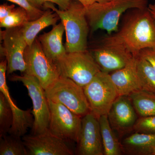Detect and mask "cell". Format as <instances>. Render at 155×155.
Returning <instances> with one entry per match:
<instances>
[{
  "mask_svg": "<svg viewBox=\"0 0 155 155\" xmlns=\"http://www.w3.org/2000/svg\"><path fill=\"white\" fill-rule=\"evenodd\" d=\"M110 36L134 57H138L144 49L155 48V20L148 7L135 9L121 29Z\"/></svg>",
  "mask_w": 155,
  "mask_h": 155,
  "instance_id": "obj_1",
  "label": "cell"
},
{
  "mask_svg": "<svg viewBox=\"0 0 155 155\" xmlns=\"http://www.w3.org/2000/svg\"><path fill=\"white\" fill-rule=\"evenodd\" d=\"M60 19L56 12L47 9L38 19L28 21L21 26L23 36L28 45H32L41 31L50 25H56Z\"/></svg>",
  "mask_w": 155,
  "mask_h": 155,
  "instance_id": "obj_19",
  "label": "cell"
},
{
  "mask_svg": "<svg viewBox=\"0 0 155 155\" xmlns=\"http://www.w3.org/2000/svg\"><path fill=\"white\" fill-rule=\"evenodd\" d=\"M107 115L113 129L122 134L133 129L137 119L130 98L124 96L116 98Z\"/></svg>",
  "mask_w": 155,
  "mask_h": 155,
  "instance_id": "obj_15",
  "label": "cell"
},
{
  "mask_svg": "<svg viewBox=\"0 0 155 155\" xmlns=\"http://www.w3.org/2000/svg\"><path fill=\"white\" fill-rule=\"evenodd\" d=\"M91 53L101 70L108 73L122 69L134 57L110 36L102 40L101 44Z\"/></svg>",
  "mask_w": 155,
  "mask_h": 155,
  "instance_id": "obj_11",
  "label": "cell"
},
{
  "mask_svg": "<svg viewBox=\"0 0 155 155\" xmlns=\"http://www.w3.org/2000/svg\"><path fill=\"white\" fill-rule=\"evenodd\" d=\"M24 58L26 67L24 73L36 78L45 90L61 76L56 64L45 54L38 37L26 48Z\"/></svg>",
  "mask_w": 155,
  "mask_h": 155,
  "instance_id": "obj_9",
  "label": "cell"
},
{
  "mask_svg": "<svg viewBox=\"0 0 155 155\" xmlns=\"http://www.w3.org/2000/svg\"><path fill=\"white\" fill-rule=\"evenodd\" d=\"M155 6V3H154V4H153Z\"/></svg>",
  "mask_w": 155,
  "mask_h": 155,
  "instance_id": "obj_34",
  "label": "cell"
},
{
  "mask_svg": "<svg viewBox=\"0 0 155 155\" xmlns=\"http://www.w3.org/2000/svg\"><path fill=\"white\" fill-rule=\"evenodd\" d=\"M44 8L56 12L63 23L66 35L65 48L67 53L87 50L88 22L84 7L79 2L71 0L69 8L65 10L58 9L54 4L47 2Z\"/></svg>",
  "mask_w": 155,
  "mask_h": 155,
  "instance_id": "obj_3",
  "label": "cell"
},
{
  "mask_svg": "<svg viewBox=\"0 0 155 155\" xmlns=\"http://www.w3.org/2000/svg\"><path fill=\"white\" fill-rule=\"evenodd\" d=\"M77 144L78 155H104L99 122L91 112L82 117L81 130Z\"/></svg>",
  "mask_w": 155,
  "mask_h": 155,
  "instance_id": "obj_13",
  "label": "cell"
},
{
  "mask_svg": "<svg viewBox=\"0 0 155 155\" xmlns=\"http://www.w3.org/2000/svg\"><path fill=\"white\" fill-rule=\"evenodd\" d=\"M137 58L134 57L125 67L110 74L119 96H128L142 90L137 71Z\"/></svg>",
  "mask_w": 155,
  "mask_h": 155,
  "instance_id": "obj_16",
  "label": "cell"
},
{
  "mask_svg": "<svg viewBox=\"0 0 155 155\" xmlns=\"http://www.w3.org/2000/svg\"><path fill=\"white\" fill-rule=\"evenodd\" d=\"M83 88L91 112L98 119L108 115L115 100L119 96L110 73L102 71Z\"/></svg>",
  "mask_w": 155,
  "mask_h": 155,
  "instance_id": "obj_6",
  "label": "cell"
},
{
  "mask_svg": "<svg viewBox=\"0 0 155 155\" xmlns=\"http://www.w3.org/2000/svg\"><path fill=\"white\" fill-rule=\"evenodd\" d=\"M137 68L142 90L155 94V69L147 61L139 56Z\"/></svg>",
  "mask_w": 155,
  "mask_h": 155,
  "instance_id": "obj_22",
  "label": "cell"
},
{
  "mask_svg": "<svg viewBox=\"0 0 155 155\" xmlns=\"http://www.w3.org/2000/svg\"><path fill=\"white\" fill-rule=\"evenodd\" d=\"M28 155H72L67 141L52 134L49 130L41 134L22 137Z\"/></svg>",
  "mask_w": 155,
  "mask_h": 155,
  "instance_id": "obj_12",
  "label": "cell"
},
{
  "mask_svg": "<svg viewBox=\"0 0 155 155\" xmlns=\"http://www.w3.org/2000/svg\"><path fill=\"white\" fill-rule=\"evenodd\" d=\"M10 80L22 82L27 88L32 101V113L34 120L31 134L37 135L47 132L49 124V106L45 90L38 79L24 73L22 75H11Z\"/></svg>",
  "mask_w": 155,
  "mask_h": 155,
  "instance_id": "obj_7",
  "label": "cell"
},
{
  "mask_svg": "<svg viewBox=\"0 0 155 155\" xmlns=\"http://www.w3.org/2000/svg\"><path fill=\"white\" fill-rule=\"evenodd\" d=\"M139 56L147 61L155 69V48H148L142 50Z\"/></svg>",
  "mask_w": 155,
  "mask_h": 155,
  "instance_id": "obj_29",
  "label": "cell"
},
{
  "mask_svg": "<svg viewBox=\"0 0 155 155\" xmlns=\"http://www.w3.org/2000/svg\"><path fill=\"white\" fill-rule=\"evenodd\" d=\"M45 91L48 100L62 104L81 117L91 112L83 87L70 78L60 76Z\"/></svg>",
  "mask_w": 155,
  "mask_h": 155,
  "instance_id": "obj_5",
  "label": "cell"
},
{
  "mask_svg": "<svg viewBox=\"0 0 155 155\" xmlns=\"http://www.w3.org/2000/svg\"><path fill=\"white\" fill-rule=\"evenodd\" d=\"M7 71V61L5 59L0 63V91L8 100L13 113V123L8 134L22 137L25 135L28 128L33 126L34 116L31 109L24 110L19 109L11 98L6 81Z\"/></svg>",
  "mask_w": 155,
  "mask_h": 155,
  "instance_id": "obj_14",
  "label": "cell"
},
{
  "mask_svg": "<svg viewBox=\"0 0 155 155\" xmlns=\"http://www.w3.org/2000/svg\"><path fill=\"white\" fill-rule=\"evenodd\" d=\"M104 149V155H120L122 153L121 144L119 142L111 127L108 115L98 118Z\"/></svg>",
  "mask_w": 155,
  "mask_h": 155,
  "instance_id": "obj_20",
  "label": "cell"
},
{
  "mask_svg": "<svg viewBox=\"0 0 155 155\" xmlns=\"http://www.w3.org/2000/svg\"><path fill=\"white\" fill-rule=\"evenodd\" d=\"M21 137L9 134L0 137V155H28Z\"/></svg>",
  "mask_w": 155,
  "mask_h": 155,
  "instance_id": "obj_23",
  "label": "cell"
},
{
  "mask_svg": "<svg viewBox=\"0 0 155 155\" xmlns=\"http://www.w3.org/2000/svg\"><path fill=\"white\" fill-rule=\"evenodd\" d=\"M48 101L50 109L49 131L65 141L77 143L80 137L82 117L62 104Z\"/></svg>",
  "mask_w": 155,
  "mask_h": 155,
  "instance_id": "obj_8",
  "label": "cell"
},
{
  "mask_svg": "<svg viewBox=\"0 0 155 155\" xmlns=\"http://www.w3.org/2000/svg\"><path fill=\"white\" fill-rule=\"evenodd\" d=\"M17 4L28 12L31 21L35 20L41 17L45 11L33 5L29 0H6Z\"/></svg>",
  "mask_w": 155,
  "mask_h": 155,
  "instance_id": "obj_27",
  "label": "cell"
},
{
  "mask_svg": "<svg viewBox=\"0 0 155 155\" xmlns=\"http://www.w3.org/2000/svg\"><path fill=\"white\" fill-rule=\"evenodd\" d=\"M3 41L2 55L7 61V73L19 71L25 73L26 69L24 52L28 45L25 41L21 27L5 28L1 31Z\"/></svg>",
  "mask_w": 155,
  "mask_h": 155,
  "instance_id": "obj_10",
  "label": "cell"
},
{
  "mask_svg": "<svg viewBox=\"0 0 155 155\" xmlns=\"http://www.w3.org/2000/svg\"><path fill=\"white\" fill-rule=\"evenodd\" d=\"M55 64L61 76L70 78L83 87L101 71L87 50L67 53Z\"/></svg>",
  "mask_w": 155,
  "mask_h": 155,
  "instance_id": "obj_4",
  "label": "cell"
},
{
  "mask_svg": "<svg viewBox=\"0 0 155 155\" xmlns=\"http://www.w3.org/2000/svg\"><path fill=\"white\" fill-rule=\"evenodd\" d=\"M64 31L65 28L61 22L53 26L48 32L38 37L45 54L55 64L67 53L62 41Z\"/></svg>",
  "mask_w": 155,
  "mask_h": 155,
  "instance_id": "obj_17",
  "label": "cell"
},
{
  "mask_svg": "<svg viewBox=\"0 0 155 155\" xmlns=\"http://www.w3.org/2000/svg\"><path fill=\"white\" fill-rule=\"evenodd\" d=\"M13 121V113L8 100L0 92V137L8 134Z\"/></svg>",
  "mask_w": 155,
  "mask_h": 155,
  "instance_id": "obj_24",
  "label": "cell"
},
{
  "mask_svg": "<svg viewBox=\"0 0 155 155\" xmlns=\"http://www.w3.org/2000/svg\"><path fill=\"white\" fill-rule=\"evenodd\" d=\"M31 21L28 12L21 7L15 8L11 14L0 21L1 28H5L21 27Z\"/></svg>",
  "mask_w": 155,
  "mask_h": 155,
  "instance_id": "obj_25",
  "label": "cell"
},
{
  "mask_svg": "<svg viewBox=\"0 0 155 155\" xmlns=\"http://www.w3.org/2000/svg\"><path fill=\"white\" fill-rule=\"evenodd\" d=\"M121 144L122 152L127 154L153 155L155 134L136 132L126 137Z\"/></svg>",
  "mask_w": 155,
  "mask_h": 155,
  "instance_id": "obj_18",
  "label": "cell"
},
{
  "mask_svg": "<svg viewBox=\"0 0 155 155\" xmlns=\"http://www.w3.org/2000/svg\"><path fill=\"white\" fill-rule=\"evenodd\" d=\"M81 3L84 7H87L96 3H103L109 0H75Z\"/></svg>",
  "mask_w": 155,
  "mask_h": 155,
  "instance_id": "obj_31",
  "label": "cell"
},
{
  "mask_svg": "<svg viewBox=\"0 0 155 155\" xmlns=\"http://www.w3.org/2000/svg\"><path fill=\"white\" fill-rule=\"evenodd\" d=\"M148 0H109L84 7L85 15L92 31L105 30L108 34L118 31L119 20L123 14L130 9L148 7Z\"/></svg>",
  "mask_w": 155,
  "mask_h": 155,
  "instance_id": "obj_2",
  "label": "cell"
},
{
  "mask_svg": "<svg viewBox=\"0 0 155 155\" xmlns=\"http://www.w3.org/2000/svg\"><path fill=\"white\" fill-rule=\"evenodd\" d=\"M15 8L14 5L4 4L0 6V21L9 15Z\"/></svg>",
  "mask_w": 155,
  "mask_h": 155,
  "instance_id": "obj_30",
  "label": "cell"
},
{
  "mask_svg": "<svg viewBox=\"0 0 155 155\" xmlns=\"http://www.w3.org/2000/svg\"><path fill=\"white\" fill-rule=\"evenodd\" d=\"M127 97L136 112L141 117L155 115V94L141 90Z\"/></svg>",
  "mask_w": 155,
  "mask_h": 155,
  "instance_id": "obj_21",
  "label": "cell"
},
{
  "mask_svg": "<svg viewBox=\"0 0 155 155\" xmlns=\"http://www.w3.org/2000/svg\"><path fill=\"white\" fill-rule=\"evenodd\" d=\"M148 9L155 20V6L153 4L148 5Z\"/></svg>",
  "mask_w": 155,
  "mask_h": 155,
  "instance_id": "obj_32",
  "label": "cell"
},
{
  "mask_svg": "<svg viewBox=\"0 0 155 155\" xmlns=\"http://www.w3.org/2000/svg\"><path fill=\"white\" fill-rule=\"evenodd\" d=\"M133 130L138 133L155 134V115L143 116L137 119Z\"/></svg>",
  "mask_w": 155,
  "mask_h": 155,
  "instance_id": "obj_26",
  "label": "cell"
},
{
  "mask_svg": "<svg viewBox=\"0 0 155 155\" xmlns=\"http://www.w3.org/2000/svg\"><path fill=\"white\" fill-rule=\"evenodd\" d=\"M153 155H155V150L154 151V152Z\"/></svg>",
  "mask_w": 155,
  "mask_h": 155,
  "instance_id": "obj_33",
  "label": "cell"
},
{
  "mask_svg": "<svg viewBox=\"0 0 155 155\" xmlns=\"http://www.w3.org/2000/svg\"><path fill=\"white\" fill-rule=\"evenodd\" d=\"M31 3L37 8H44L45 3L50 2L58 5L59 9L65 10L69 8L71 0H29Z\"/></svg>",
  "mask_w": 155,
  "mask_h": 155,
  "instance_id": "obj_28",
  "label": "cell"
}]
</instances>
